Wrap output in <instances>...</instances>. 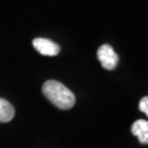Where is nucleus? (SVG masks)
Masks as SVG:
<instances>
[{
	"label": "nucleus",
	"mask_w": 148,
	"mask_h": 148,
	"mask_svg": "<svg viewBox=\"0 0 148 148\" xmlns=\"http://www.w3.org/2000/svg\"><path fill=\"white\" fill-rule=\"evenodd\" d=\"M42 91L44 95L58 109L69 110L75 106V95L67 87L56 80H47L43 85Z\"/></svg>",
	"instance_id": "nucleus-1"
},
{
	"label": "nucleus",
	"mask_w": 148,
	"mask_h": 148,
	"mask_svg": "<svg viewBox=\"0 0 148 148\" xmlns=\"http://www.w3.org/2000/svg\"><path fill=\"white\" fill-rule=\"evenodd\" d=\"M98 58L100 60L102 67L106 70H112L117 66L119 56L114 52L111 45L104 44L98 49Z\"/></svg>",
	"instance_id": "nucleus-2"
},
{
	"label": "nucleus",
	"mask_w": 148,
	"mask_h": 148,
	"mask_svg": "<svg viewBox=\"0 0 148 148\" xmlns=\"http://www.w3.org/2000/svg\"><path fill=\"white\" fill-rule=\"evenodd\" d=\"M33 46L38 53L44 56H56L60 52V47L58 45L47 38L33 40Z\"/></svg>",
	"instance_id": "nucleus-3"
},
{
	"label": "nucleus",
	"mask_w": 148,
	"mask_h": 148,
	"mask_svg": "<svg viewBox=\"0 0 148 148\" xmlns=\"http://www.w3.org/2000/svg\"><path fill=\"white\" fill-rule=\"evenodd\" d=\"M132 134L137 136L139 142L144 145L148 144V121L137 120L132 125Z\"/></svg>",
	"instance_id": "nucleus-4"
},
{
	"label": "nucleus",
	"mask_w": 148,
	"mask_h": 148,
	"mask_svg": "<svg viewBox=\"0 0 148 148\" xmlns=\"http://www.w3.org/2000/svg\"><path fill=\"white\" fill-rule=\"evenodd\" d=\"M14 108L9 101L0 98V123L10 122L14 117Z\"/></svg>",
	"instance_id": "nucleus-5"
},
{
	"label": "nucleus",
	"mask_w": 148,
	"mask_h": 148,
	"mask_svg": "<svg viewBox=\"0 0 148 148\" xmlns=\"http://www.w3.org/2000/svg\"><path fill=\"white\" fill-rule=\"evenodd\" d=\"M139 110L148 116V97H144L139 102Z\"/></svg>",
	"instance_id": "nucleus-6"
}]
</instances>
